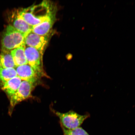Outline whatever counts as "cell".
<instances>
[{
  "instance_id": "52a82bcc",
  "label": "cell",
  "mask_w": 135,
  "mask_h": 135,
  "mask_svg": "<svg viewBox=\"0 0 135 135\" xmlns=\"http://www.w3.org/2000/svg\"><path fill=\"white\" fill-rule=\"evenodd\" d=\"M9 25L24 35L25 37L32 31V26L25 21L19 14L18 10L10 13L8 17Z\"/></svg>"
},
{
  "instance_id": "7a4b0ae2",
  "label": "cell",
  "mask_w": 135,
  "mask_h": 135,
  "mask_svg": "<svg viewBox=\"0 0 135 135\" xmlns=\"http://www.w3.org/2000/svg\"><path fill=\"white\" fill-rule=\"evenodd\" d=\"M25 36L11 25L7 27L3 33L1 44L2 50L11 51L24 44Z\"/></svg>"
},
{
  "instance_id": "6da1fadb",
  "label": "cell",
  "mask_w": 135,
  "mask_h": 135,
  "mask_svg": "<svg viewBox=\"0 0 135 135\" xmlns=\"http://www.w3.org/2000/svg\"><path fill=\"white\" fill-rule=\"evenodd\" d=\"M56 7L53 3L45 1L40 4L18 10L19 14L30 26L40 24L50 17L56 16Z\"/></svg>"
},
{
  "instance_id": "5b68a950",
  "label": "cell",
  "mask_w": 135,
  "mask_h": 135,
  "mask_svg": "<svg viewBox=\"0 0 135 135\" xmlns=\"http://www.w3.org/2000/svg\"><path fill=\"white\" fill-rule=\"evenodd\" d=\"M36 84L26 81H23L14 95L10 98V104L12 107L26 100L31 96V93Z\"/></svg>"
},
{
  "instance_id": "ba28073f",
  "label": "cell",
  "mask_w": 135,
  "mask_h": 135,
  "mask_svg": "<svg viewBox=\"0 0 135 135\" xmlns=\"http://www.w3.org/2000/svg\"><path fill=\"white\" fill-rule=\"evenodd\" d=\"M17 75L21 80L28 81L36 84L39 78L34 70L28 64L16 66L15 68Z\"/></svg>"
},
{
  "instance_id": "9c48e42d",
  "label": "cell",
  "mask_w": 135,
  "mask_h": 135,
  "mask_svg": "<svg viewBox=\"0 0 135 135\" xmlns=\"http://www.w3.org/2000/svg\"><path fill=\"white\" fill-rule=\"evenodd\" d=\"M55 16H51L40 24L32 27V32L40 36L50 35L51 30L55 22Z\"/></svg>"
},
{
  "instance_id": "7c38bea8",
  "label": "cell",
  "mask_w": 135,
  "mask_h": 135,
  "mask_svg": "<svg viewBox=\"0 0 135 135\" xmlns=\"http://www.w3.org/2000/svg\"><path fill=\"white\" fill-rule=\"evenodd\" d=\"M0 67L14 68L16 67L11 51L2 50L0 54Z\"/></svg>"
},
{
  "instance_id": "277c9868",
  "label": "cell",
  "mask_w": 135,
  "mask_h": 135,
  "mask_svg": "<svg viewBox=\"0 0 135 135\" xmlns=\"http://www.w3.org/2000/svg\"><path fill=\"white\" fill-rule=\"evenodd\" d=\"M43 54L36 49L25 45V54L28 64L39 77L46 75L43 68Z\"/></svg>"
},
{
  "instance_id": "4fadbf2b",
  "label": "cell",
  "mask_w": 135,
  "mask_h": 135,
  "mask_svg": "<svg viewBox=\"0 0 135 135\" xmlns=\"http://www.w3.org/2000/svg\"><path fill=\"white\" fill-rule=\"evenodd\" d=\"M17 76L14 68H3L0 67V81L3 84Z\"/></svg>"
},
{
  "instance_id": "8992f818",
  "label": "cell",
  "mask_w": 135,
  "mask_h": 135,
  "mask_svg": "<svg viewBox=\"0 0 135 135\" xmlns=\"http://www.w3.org/2000/svg\"><path fill=\"white\" fill-rule=\"evenodd\" d=\"M50 35L40 36L31 31L25 37L24 45L36 49L43 54L48 45Z\"/></svg>"
},
{
  "instance_id": "5bb4252c",
  "label": "cell",
  "mask_w": 135,
  "mask_h": 135,
  "mask_svg": "<svg viewBox=\"0 0 135 135\" xmlns=\"http://www.w3.org/2000/svg\"><path fill=\"white\" fill-rule=\"evenodd\" d=\"M64 135H89L82 128L79 127L72 129H65L62 126Z\"/></svg>"
},
{
  "instance_id": "8fae6325",
  "label": "cell",
  "mask_w": 135,
  "mask_h": 135,
  "mask_svg": "<svg viewBox=\"0 0 135 135\" xmlns=\"http://www.w3.org/2000/svg\"><path fill=\"white\" fill-rule=\"evenodd\" d=\"M25 45L23 44L11 51L16 67L28 64L25 54Z\"/></svg>"
},
{
  "instance_id": "3957f363",
  "label": "cell",
  "mask_w": 135,
  "mask_h": 135,
  "mask_svg": "<svg viewBox=\"0 0 135 135\" xmlns=\"http://www.w3.org/2000/svg\"><path fill=\"white\" fill-rule=\"evenodd\" d=\"M54 112L60 119L61 126L68 129L80 127L84 121L89 117V115H81L73 111L65 113L55 111Z\"/></svg>"
},
{
  "instance_id": "30bf717a",
  "label": "cell",
  "mask_w": 135,
  "mask_h": 135,
  "mask_svg": "<svg viewBox=\"0 0 135 135\" xmlns=\"http://www.w3.org/2000/svg\"><path fill=\"white\" fill-rule=\"evenodd\" d=\"M21 82V78L17 76L3 84L2 89L11 98L18 90Z\"/></svg>"
}]
</instances>
